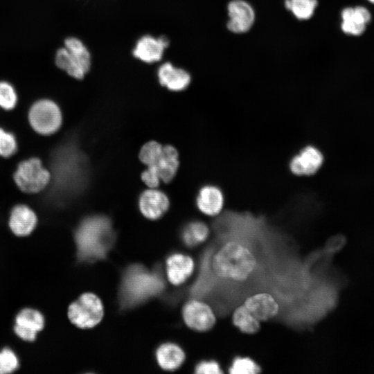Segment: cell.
I'll return each instance as SVG.
<instances>
[{"instance_id": "obj_12", "label": "cell", "mask_w": 374, "mask_h": 374, "mask_svg": "<svg viewBox=\"0 0 374 374\" xmlns=\"http://www.w3.org/2000/svg\"><path fill=\"white\" fill-rule=\"evenodd\" d=\"M195 269L193 259L188 255L173 252L166 260L168 280L175 285H180L193 274Z\"/></svg>"}, {"instance_id": "obj_28", "label": "cell", "mask_w": 374, "mask_h": 374, "mask_svg": "<svg viewBox=\"0 0 374 374\" xmlns=\"http://www.w3.org/2000/svg\"><path fill=\"white\" fill-rule=\"evenodd\" d=\"M162 149L163 145L158 142L149 141L141 148L139 159L147 167L152 166L159 159Z\"/></svg>"}, {"instance_id": "obj_19", "label": "cell", "mask_w": 374, "mask_h": 374, "mask_svg": "<svg viewBox=\"0 0 374 374\" xmlns=\"http://www.w3.org/2000/svg\"><path fill=\"white\" fill-rule=\"evenodd\" d=\"M159 83L168 89L181 91L188 87L190 82V75L185 70L175 67L171 63L161 64L157 71Z\"/></svg>"}, {"instance_id": "obj_10", "label": "cell", "mask_w": 374, "mask_h": 374, "mask_svg": "<svg viewBox=\"0 0 374 374\" xmlns=\"http://www.w3.org/2000/svg\"><path fill=\"white\" fill-rule=\"evenodd\" d=\"M45 325L44 315L32 308L21 309L15 318L13 331L21 339L33 342Z\"/></svg>"}, {"instance_id": "obj_17", "label": "cell", "mask_w": 374, "mask_h": 374, "mask_svg": "<svg viewBox=\"0 0 374 374\" xmlns=\"http://www.w3.org/2000/svg\"><path fill=\"white\" fill-rule=\"evenodd\" d=\"M37 223L35 213L28 206L18 204L12 208L8 224L15 235H28L33 231Z\"/></svg>"}, {"instance_id": "obj_6", "label": "cell", "mask_w": 374, "mask_h": 374, "mask_svg": "<svg viewBox=\"0 0 374 374\" xmlns=\"http://www.w3.org/2000/svg\"><path fill=\"white\" fill-rule=\"evenodd\" d=\"M67 314L72 324L81 329H89L100 322L104 307L97 295L86 292L70 304Z\"/></svg>"}, {"instance_id": "obj_30", "label": "cell", "mask_w": 374, "mask_h": 374, "mask_svg": "<svg viewBox=\"0 0 374 374\" xmlns=\"http://www.w3.org/2000/svg\"><path fill=\"white\" fill-rule=\"evenodd\" d=\"M17 150V143L14 134L0 127V156L7 158Z\"/></svg>"}, {"instance_id": "obj_33", "label": "cell", "mask_w": 374, "mask_h": 374, "mask_svg": "<svg viewBox=\"0 0 374 374\" xmlns=\"http://www.w3.org/2000/svg\"><path fill=\"white\" fill-rule=\"evenodd\" d=\"M143 181L150 188H156L160 183V178L157 173L152 168H147L141 174Z\"/></svg>"}, {"instance_id": "obj_8", "label": "cell", "mask_w": 374, "mask_h": 374, "mask_svg": "<svg viewBox=\"0 0 374 374\" xmlns=\"http://www.w3.org/2000/svg\"><path fill=\"white\" fill-rule=\"evenodd\" d=\"M28 120L35 132L48 135L60 129L62 117L60 107L55 102L42 99L31 106L28 112Z\"/></svg>"}, {"instance_id": "obj_11", "label": "cell", "mask_w": 374, "mask_h": 374, "mask_svg": "<svg viewBox=\"0 0 374 374\" xmlns=\"http://www.w3.org/2000/svg\"><path fill=\"white\" fill-rule=\"evenodd\" d=\"M323 159L322 152L317 148L308 145L292 158L289 168L297 176H310L321 168Z\"/></svg>"}, {"instance_id": "obj_4", "label": "cell", "mask_w": 374, "mask_h": 374, "mask_svg": "<svg viewBox=\"0 0 374 374\" xmlns=\"http://www.w3.org/2000/svg\"><path fill=\"white\" fill-rule=\"evenodd\" d=\"M256 266L257 260L253 253L238 241L224 243L210 260V269L215 275L238 282L247 280Z\"/></svg>"}, {"instance_id": "obj_29", "label": "cell", "mask_w": 374, "mask_h": 374, "mask_svg": "<svg viewBox=\"0 0 374 374\" xmlns=\"http://www.w3.org/2000/svg\"><path fill=\"white\" fill-rule=\"evenodd\" d=\"M17 102V96L13 87L7 82H0V107L10 110Z\"/></svg>"}, {"instance_id": "obj_20", "label": "cell", "mask_w": 374, "mask_h": 374, "mask_svg": "<svg viewBox=\"0 0 374 374\" xmlns=\"http://www.w3.org/2000/svg\"><path fill=\"white\" fill-rule=\"evenodd\" d=\"M155 357L159 366L163 370L172 371L178 369L185 361L183 348L174 342H165L157 347Z\"/></svg>"}, {"instance_id": "obj_2", "label": "cell", "mask_w": 374, "mask_h": 374, "mask_svg": "<svg viewBox=\"0 0 374 374\" xmlns=\"http://www.w3.org/2000/svg\"><path fill=\"white\" fill-rule=\"evenodd\" d=\"M166 287L161 265L157 264L151 269L140 263L129 265L122 271L118 286L119 309L127 311L140 306L162 295Z\"/></svg>"}, {"instance_id": "obj_34", "label": "cell", "mask_w": 374, "mask_h": 374, "mask_svg": "<svg viewBox=\"0 0 374 374\" xmlns=\"http://www.w3.org/2000/svg\"><path fill=\"white\" fill-rule=\"evenodd\" d=\"M367 1L372 4H374V0H367Z\"/></svg>"}, {"instance_id": "obj_24", "label": "cell", "mask_w": 374, "mask_h": 374, "mask_svg": "<svg viewBox=\"0 0 374 374\" xmlns=\"http://www.w3.org/2000/svg\"><path fill=\"white\" fill-rule=\"evenodd\" d=\"M317 0H285V6L299 19H310L317 6Z\"/></svg>"}, {"instance_id": "obj_1", "label": "cell", "mask_w": 374, "mask_h": 374, "mask_svg": "<svg viewBox=\"0 0 374 374\" xmlns=\"http://www.w3.org/2000/svg\"><path fill=\"white\" fill-rule=\"evenodd\" d=\"M76 132L68 133L50 151V181L39 200L45 208L60 209L75 202L87 190L91 180L89 159Z\"/></svg>"}, {"instance_id": "obj_31", "label": "cell", "mask_w": 374, "mask_h": 374, "mask_svg": "<svg viewBox=\"0 0 374 374\" xmlns=\"http://www.w3.org/2000/svg\"><path fill=\"white\" fill-rule=\"evenodd\" d=\"M195 373L197 374H220L222 371L220 364L214 360H203L199 362L195 367Z\"/></svg>"}, {"instance_id": "obj_23", "label": "cell", "mask_w": 374, "mask_h": 374, "mask_svg": "<svg viewBox=\"0 0 374 374\" xmlns=\"http://www.w3.org/2000/svg\"><path fill=\"white\" fill-rule=\"evenodd\" d=\"M233 325L242 333L253 335L260 329L259 321L244 305L235 309L232 316Z\"/></svg>"}, {"instance_id": "obj_15", "label": "cell", "mask_w": 374, "mask_h": 374, "mask_svg": "<svg viewBox=\"0 0 374 374\" xmlns=\"http://www.w3.org/2000/svg\"><path fill=\"white\" fill-rule=\"evenodd\" d=\"M168 44L169 40L166 37L155 38L151 35H144L136 42L133 55L143 62L154 63L162 58Z\"/></svg>"}, {"instance_id": "obj_26", "label": "cell", "mask_w": 374, "mask_h": 374, "mask_svg": "<svg viewBox=\"0 0 374 374\" xmlns=\"http://www.w3.org/2000/svg\"><path fill=\"white\" fill-rule=\"evenodd\" d=\"M261 371L260 367L251 358L237 357L229 367L231 374H255Z\"/></svg>"}, {"instance_id": "obj_14", "label": "cell", "mask_w": 374, "mask_h": 374, "mask_svg": "<svg viewBox=\"0 0 374 374\" xmlns=\"http://www.w3.org/2000/svg\"><path fill=\"white\" fill-rule=\"evenodd\" d=\"M229 30L235 33H243L252 26L255 14L252 7L243 0H233L228 5Z\"/></svg>"}, {"instance_id": "obj_21", "label": "cell", "mask_w": 374, "mask_h": 374, "mask_svg": "<svg viewBox=\"0 0 374 374\" xmlns=\"http://www.w3.org/2000/svg\"><path fill=\"white\" fill-rule=\"evenodd\" d=\"M177 150L172 145H163L162 152L157 161L150 168L155 170L161 181L170 182L175 176L179 167Z\"/></svg>"}, {"instance_id": "obj_3", "label": "cell", "mask_w": 374, "mask_h": 374, "mask_svg": "<svg viewBox=\"0 0 374 374\" xmlns=\"http://www.w3.org/2000/svg\"><path fill=\"white\" fill-rule=\"evenodd\" d=\"M76 259L90 264L105 260L114 247L116 234L112 220L105 215L84 217L73 231Z\"/></svg>"}, {"instance_id": "obj_16", "label": "cell", "mask_w": 374, "mask_h": 374, "mask_svg": "<svg viewBox=\"0 0 374 374\" xmlns=\"http://www.w3.org/2000/svg\"><path fill=\"white\" fill-rule=\"evenodd\" d=\"M243 305L260 322L274 318L279 312V305L274 296L261 292L247 298Z\"/></svg>"}, {"instance_id": "obj_32", "label": "cell", "mask_w": 374, "mask_h": 374, "mask_svg": "<svg viewBox=\"0 0 374 374\" xmlns=\"http://www.w3.org/2000/svg\"><path fill=\"white\" fill-rule=\"evenodd\" d=\"M353 18L359 23L367 26L371 21V13L364 6H358L353 7Z\"/></svg>"}, {"instance_id": "obj_5", "label": "cell", "mask_w": 374, "mask_h": 374, "mask_svg": "<svg viewBox=\"0 0 374 374\" xmlns=\"http://www.w3.org/2000/svg\"><path fill=\"white\" fill-rule=\"evenodd\" d=\"M55 64L75 79H82L89 71L91 55L87 48L78 38L68 37L64 47L57 50Z\"/></svg>"}, {"instance_id": "obj_9", "label": "cell", "mask_w": 374, "mask_h": 374, "mask_svg": "<svg viewBox=\"0 0 374 374\" xmlns=\"http://www.w3.org/2000/svg\"><path fill=\"white\" fill-rule=\"evenodd\" d=\"M182 317L189 328L200 332L211 330L216 323V317L212 308L199 299L191 298L184 304Z\"/></svg>"}, {"instance_id": "obj_22", "label": "cell", "mask_w": 374, "mask_h": 374, "mask_svg": "<svg viewBox=\"0 0 374 374\" xmlns=\"http://www.w3.org/2000/svg\"><path fill=\"white\" fill-rule=\"evenodd\" d=\"M209 235V229L203 222L193 220L186 224L180 231V238L184 245L193 247L204 242Z\"/></svg>"}, {"instance_id": "obj_7", "label": "cell", "mask_w": 374, "mask_h": 374, "mask_svg": "<svg viewBox=\"0 0 374 374\" xmlns=\"http://www.w3.org/2000/svg\"><path fill=\"white\" fill-rule=\"evenodd\" d=\"M18 188L26 193L44 191L50 181V172L43 166L41 160L32 157L21 161L13 175Z\"/></svg>"}, {"instance_id": "obj_25", "label": "cell", "mask_w": 374, "mask_h": 374, "mask_svg": "<svg viewBox=\"0 0 374 374\" xmlns=\"http://www.w3.org/2000/svg\"><path fill=\"white\" fill-rule=\"evenodd\" d=\"M353 7H347L341 12V29L346 35L360 36L366 29V26L357 22L353 17Z\"/></svg>"}, {"instance_id": "obj_13", "label": "cell", "mask_w": 374, "mask_h": 374, "mask_svg": "<svg viewBox=\"0 0 374 374\" xmlns=\"http://www.w3.org/2000/svg\"><path fill=\"white\" fill-rule=\"evenodd\" d=\"M170 202L162 191L150 188L143 191L139 199V207L144 217L149 220H158L169 208Z\"/></svg>"}, {"instance_id": "obj_27", "label": "cell", "mask_w": 374, "mask_h": 374, "mask_svg": "<svg viewBox=\"0 0 374 374\" xmlns=\"http://www.w3.org/2000/svg\"><path fill=\"white\" fill-rule=\"evenodd\" d=\"M19 367V358L12 349L5 347L0 350V374L13 373Z\"/></svg>"}, {"instance_id": "obj_18", "label": "cell", "mask_w": 374, "mask_h": 374, "mask_svg": "<svg viewBox=\"0 0 374 374\" xmlns=\"http://www.w3.org/2000/svg\"><path fill=\"white\" fill-rule=\"evenodd\" d=\"M224 204V197L220 188L214 185H206L200 188L196 198L197 208L208 216L220 213Z\"/></svg>"}]
</instances>
